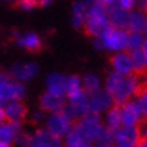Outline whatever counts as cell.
Returning <instances> with one entry per match:
<instances>
[{"label": "cell", "instance_id": "8", "mask_svg": "<svg viewBox=\"0 0 147 147\" xmlns=\"http://www.w3.org/2000/svg\"><path fill=\"white\" fill-rule=\"evenodd\" d=\"M88 104H89V112L101 116L112 105H115V101H113L111 94L102 88V89L97 90L94 93L88 94Z\"/></svg>", "mask_w": 147, "mask_h": 147}, {"label": "cell", "instance_id": "27", "mask_svg": "<svg viewBox=\"0 0 147 147\" xmlns=\"http://www.w3.org/2000/svg\"><path fill=\"white\" fill-rule=\"evenodd\" d=\"M63 140H65V144H66V146H70V147H86V146H89V143H86V140L81 136L80 132H78L76 128H73V127H71L70 131L63 136Z\"/></svg>", "mask_w": 147, "mask_h": 147}, {"label": "cell", "instance_id": "15", "mask_svg": "<svg viewBox=\"0 0 147 147\" xmlns=\"http://www.w3.org/2000/svg\"><path fill=\"white\" fill-rule=\"evenodd\" d=\"M65 111L70 115L73 120H78L80 117L85 116L86 113H89V104H88V94L85 93L84 96H81L80 98L71 100L69 104H65Z\"/></svg>", "mask_w": 147, "mask_h": 147}, {"label": "cell", "instance_id": "14", "mask_svg": "<svg viewBox=\"0 0 147 147\" xmlns=\"http://www.w3.org/2000/svg\"><path fill=\"white\" fill-rule=\"evenodd\" d=\"M111 65L112 70L119 74H123V76H128V74L134 73L132 61H131V55L128 51L115 53V55L111 58Z\"/></svg>", "mask_w": 147, "mask_h": 147}, {"label": "cell", "instance_id": "20", "mask_svg": "<svg viewBox=\"0 0 147 147\" xmlns=\"http://www.w3.org/2000/svg\"><path fill=\"white\" fill-rule=\"evenodd\" d=\"M20 131H22V124L4 120L3 123H0V142L12 144Z\"/></svg>", "mask_w": 147, "mask_h": 147}, {"label": "cell", "instance_id": "1", "mask_svg": "<svg viewBox=\"0 0 147 147\" xmlns=\"http://www.w3.org/2000/svg\"><path fill=\"white\" fill-rule=\"evenodd\" d=\"M102 88L111 94L115 104L117 105L134 98L140 90L144 89L140 74L132 73L128 76H123L113 70L107 76Z\"/></svg>", "mask_w": 147, "mask_h": 147}, {"label": "cell", "instance_id": "37", "mask_svg": "<svg viewBox=\"0 0 147 147\" xmlns=\"http://www.w3.org/2000/svg\"><path fill=\"white\" fill-rule=\"evenodd\" d=\"M0 147H12V144H9V143H3V142H0Z\"/></svg>", "mask_w": 147, "mask_h": 147}, {"label": "cell", "instance_id": "3", "mask_svg": "<svg viewBox=\"0 0 147 147\" xmlns=\"http://www.w3.org/2000/svg\"><path fill=\"white\" fill-rule=\"evenodd\" d=\"M73 128H76L89 144H93V143L96 144L105 132V127L102 124L101 116L92 113V112L76 120V123L73 124Z\"/></svg>", "mask_w": 147, "mask_h": 147}, {"label": "cell", "instance_id": "30", "mask_svg": "<svg viewBox=\"0 0 147 147\" xmlns=\"http://www.w3.org/2000/svg\"><path fill=\"white\" fill-rule=\"evenodd\" d=\"M45 112L42 111V109H39V111H35L34 113H32V120L34 121H43V119H45Z\"/></svg>", "mask_w": 147, "mask_h": 147}, {"label": "cell", "instance_id": "16", "mask_svg": "<svg viewBox=\"0 0 147 147\" xmlns=\"http://www.w3.org/2000/svg\"><path fill=\"white\" fill-rule=\"evenodd\" d=\"M129 11L121 9L117 5H112L108 8V20L111 27L120 28V30H127V23H128Z\"/></svg>", "mask_w": 147, "mask_h": 147}, {"label": "cell", "instance_id": "39", "mask_svg": "<svg viewBox=\"0 0 147 147\" xmlns=\"http://www.w3.org/2000/svg\"><path fill=\"white\" fill-rule=\"evenodd\" d=\"M86 147H92V144H89V146H86Z\"/></svg>", "mask_w": 147, "mask_h": 147}, {"label": "cell", "instance_id": "40", "mask_svg": "<svg viewBox=\"0 0 147 147\" xmlns=\"http://www.w3.org/2000/svg\"><path fill=\"white\" fill-rule=\"evenodd\" d=\"M0 74H1V70H0Z\"/></svg>", "mask_w": 147, "mask_h": 147}, {"label": "cell", "instance_id": "32", "mask_svg": "<svg viewBox=\"0 0 147 147\" xmlns=\"http://www.w3.org/2000/svg\"><path fill=\"white\" fill-rule=\"evenodd\" d=\"M4 120V102L0 101V123H3Z\"/></svg>", "mask_w": 147, "mask_h": 147}, {"label": "cell", "instance_id": "13", "mask_svg": "<svg viewBox=\"0 0 147 147\" xmlns=\"http://www.w3.org/2000/svg\"><path fill=\"white\" fill-rule=\"evenodd\" d=\"M65 101H66L65 96H58V94L50 93L46 90L39 98V107L45 113H53V112L63 109L66 104Z\"/></svg>", "mask_w": 147, "mask_h": 147}, {"label": "cell", "instance_id": "10", "mask_svg": "<svg viewBox=\"0 0 147 147\" xmlns=\"http://www.w3.org/2000/svg\"><path fill=\"white\" fill-rule=\"evenodd\" d=\"M38 70H39V67L34 62H18L12 66L9 76L13 80L24 84V82L34 80L38 74Z\"/></svg>", "mask_w": 147, "mask_h": 147}, {"label": "cell", "instance_id": "36", "mask_svg": "<svg viewBox=\"0 0 147 147\" xmlns=\"http://www.w3.org/2000/svg\"><path fill=\"white\" fill-rule=\"evenodd\" d=\"M136 147H147V142H146V138H143L140 142L136 144Z\"/></svg>", "mask_w": 147, "mask_h": 147}, {"label": "cell", "instance_id": "35", "mask_svg": "<svg viewBox=\"0 0 147 147\" xmlns=\"http://www.w3.org/2000/svg\"><path fill=\"white\" fill-rule=\"evenodd\" d=\"M51 1H53V0H39V4L38 5H40V7H46V5L51 4Z\"/></svg>", "mask_w": 147, "mask_h": 147}, {"label": "cell", "instance_id": "26", "mask_svg": "<svg viewBox=\"0 0 147 147\" xmlns=\"http://www.w3.org/2000/svg\"><path fill=\"white\" fill-rule=\"evenodd\" d=\"M146 47V36L142 32H128L127 35V46L125 51H135V50Z\"/></svg>", "mask_w": 147, "mask_h": 147}, {"label": "cell", "instance_id": "38", "mask_svg": "<svg viewBox=\"0 0 147 147\" xmlns=\"http://www.w3.org/2000/svg\"><path fill=\"white\" fill-rule=\"evenodd\" d=\"M61 147H70V146H66V144H65V146H61Z\"/></svg>", "mask_w": 147, "mask_h": 147}, {"label": "cell", "instance_id": "12", "mask_svg": "<svg viewBox=\"0 0 147 147\" xmlns=\"http://www.w3.org/2000/svg\"><path fill=\"white\" fill-rule=\"evenodd\" d=\"M27 116V108L22 102V100L18 101H9L4 104V119L5 121L22 124L23 120Z\"/></svg>", "mask_w": 147, "mask_h": 147}, {"label": "cell", "instance_id": "23", "mask_svg": "<svg viewBox=\"0 0 147 147\" xmlns=\"http://www.w3.org/2000/svg\"><path fill=\"white\" fill-rule=\"evenodd\" d=\"M104 115V119H102V124L109 131H115L119 127H121V115H120V107L115 104L112 105L109 109H108Z\"/></svg>", "mask_w": 147, "mask_h": 147}, {"label": "cell", "instance_id": "28", "mask_svg": "<svg viewBox=\"0 0 147 147\" xmlns=\"http://www.w3.org/2000/svg\"><path fill=\"white\" fill-rule=\"evenodd\" d=\"M39 4V0H16V5L23 11H31Z\"/></svg>", "mask_w": 147, "mask_h": 147}, {"label": "cell", "instance_id": "18", "mask_svg": "<svg viewBox=\"0 0 147 147\" xmlns=\"http://www.w3.org/2000/svg\"><path fill=\"white\" fill-rule=\"evenodd\" d=\"M65 85H66V77L59 73H50L46 77V90L50 93L65 96Z\"/></svg>", "mask_w": 147, "mask_h": 147}, {"label": "cell", "instance_id": "22", "mask_svg": "<svg viewBox=\"0 0 147 147\" xmlns=\"http://www.w3.org/2000/svg\"><path fill=\"white\" fill-rule=\"evenodd\" d=\"M16 43L18 46L28 50V51H38L42 49V45H43L40 36L35 32H26V34L19 35L16 38Z\"/></svg>", "mask_w": 147, "mask_h": 147}, {"label": "cell", "instance_id": "7", "mask_svg": "<svg viewBox=\"0 0 147 147\" xmlns=\"http://www.w3.org/2000/svg\"><path fill=\"white\" fill-rule=\"evenodd\" d=\"M127 35H128V31H127V30H120V28L109 27L107 31L100 36L102 50H108V51H111V53L125 51Z\"/></svg>", "mask_w": 147, "mask_h": 147}, {"label": "cell", "instance_id": "9", "mask_svg": "<svg viewBox=\"0 0 147 147\" xmlns=\"http://www.w3.org/2000/svg\"><path fill=\"white\" fill-rule=\"evenodd\" d=\"M109 27L111 24L108 20V15H88L82 28H85L88 35L93 38H100Z\"/></svg>", "mask_w": 147, "mask_h": 147}, {"label": "cell", "instance_id": "21", "mask_svg": "<svg viewBox=\"0 0 147 147\" xmlns=\"http://www.w3.org/2000/svg\"><path fill=\"white\" fill-rule=\"evenodd\" d=\"M88 11H89V4H86L84 0L77 1L73 5L71 9V23L76 28H82L88 18Z\"/></svg>", "mask_w": 147, "mask_h": 147}, {"label": "cell", "instance_id": "19", "mask_svg": "<svg viewBox=\"0 0 147 147\" xmlns=\"http://www.w3.org/2000/svg\"><path fill=\"white\" fill-rule=\"evenodd\" d=\"M84 88H82V82L81 78L77 76H70L66 77V85H65V98H67V101L80 98L81 96H84Z\"/></svg>", "mask_w": 147, "mask_h": 147}, {"label": "cell", "instance_id": "34", "mask_svg": "<svg viewBox=\"0 0 147 147\" xmlns=\"http://www.w3.org/2000/svg\"><path fill=\"white\" fill-rule=\"evenodd\" d=\"M136 5H139V8L142 9H146V0H136Z\"/></svg>", "mask_w": 147, "mask_h": 147}, {"label": "cell", "instance_id": "29", "mask_svg": "<svg viewBox=\"0 0 147 147\" xmlns=\"http://www.w3.org/2000/svg\"><path fill=\"white\" fill-rule=\"evenodd\" d=\"M116 5L125 11H132V8L136 5V0H116Z\"/></svg>", "mask_w": 147, "mask_h": 147}, {"label": "cell", "instance_id": "5", "mask_svg": "<svg viewBox=\"0 0 147 147\" xmlns=\"http://www.w3.org/2000/svg\"><path fill=\"white\" fill-rule=\"evenodd\" d=\"M26 97V86L24 84L13 80L9 74H0V101L9 102L18 101Z\"/></svg>", "mask_w": 147, "mask_h": 147}, {"label": "cell", "instance_id": "6", "mask_svg": "<svg viewBox=\"0 0 147 147\" xmlns=\"http://www.w3.org/2000/svg\"><path fill=\"white\" fill-rule=\"evenodd\" d=\"M143 138L140 125H121L112 131V143L115 147H136Z\"/></svg>", "mask_w": 147, "mask_h": 147}, {"label": "cell", "instance_id": "2", "mask_svg": "<svg viewBox=\"0 0 147 147\" xmlns=\"http://www.w3.org/2000/svg\"><path fill=\"white\" fill-rule=\"evenodd\" d=\"M121 115V125H140L147 115V93L140 90L134 98L119 105Z\"/></svg>", "mask_w": 147, "mask_h": 147}, {"label": "cell", "instance_id": "17", "mask_svg": "<svg viewBox=\"0 0 147 147\" xmlns=\"http://www.w3.org/2000/svg\"><path fill=\"white\" fill-rule=\"evenodd\" d=\"M147 28V18L146 13L142 9L138 11H129L128 23H127V31L128 32H142L144 34Z\"/></svg>", "mask_w": 147, "mask_h": 147}, {"label": "cell", "instance_id": "33", "mask_svg": "<svg viewBox=\"0 0 147 147\" xmlns=\"http://www.w3.org/2000/svg\"><path fill=\"white\" fill-rule=\"evenodd\" d=\"M96 147H115V146L108 142H97L96 143Z\"/></svg>", "mask_w": 147, "mask_h": 147}, {"label": "cell", "instance_id": "25", "mask_svg": "<svg viewBox=\"0 0 147 147\" xmlns=\"http://www.w3.org/2000/svg\"><path fill=\"white\" fill-rule=\"evenodd\" d=\"M82 82V88H84V92L86 94H92L97 90L102 89V82L100 80V77L94 73H89L81 80Z\"/></svg>", "mask_w": 147, "mask_h": 147}, {"label": "cell", "instance_id": "4", "mask_svg": "<svg viewBox=\"0 0 147 147\" xmlns=\"http://www.w3.org/2000/svg\"><path fill=\"white\" fill-rule=\"evenodd\" d=\"M73 124H74V120L65 109L47 113L43 119V125H45L43 128L58 139H63V136L71 129Z\"/></svg>", "mask_w": 147, "mask_h": 147}, {"label": "cell", "instance_id": "24", "mask_svg": "<svg viewBox=\"0 0 147 147\" xmlns=\"http://www.w3.org/2000/svg\"><path fill=\"white\" fill-rule=\"evenodd\" d=\"M131 61H132V67H134L135 74H142L147 67V50L146 47L135 51H129Z\"/></svg>", "mask_w": 147, "mask_h": 147}, {"label": "cell", "instance_id": "11", "mask_svg": "<svg viewBox=\"0 0 147 147\" xmlns=\"http://www.w3.org/2000/svg\"><path fill=\"white\" fill-rule=\"evenodd\" d=\"M62 139H58L49 134L45 128H38L30 135V140L26 147H61Z\"/></svg>", "mask_w": 147, "mask_h": 147}, {"label": "cell", "instance_id": "31", "mask_svg": "<svg viewBox=\"0 0 147 147\" xmlns=\"http://www.w3.org/2000/svg\"><path fill=\"white\" fill-rule=\"evenodd\" d=\"M96 3H100V4L105 5L107 8H109L112 5H116V0H96Z\"/></svg>", "mask_w": 147, "mask_h": 147}]
</instances>
